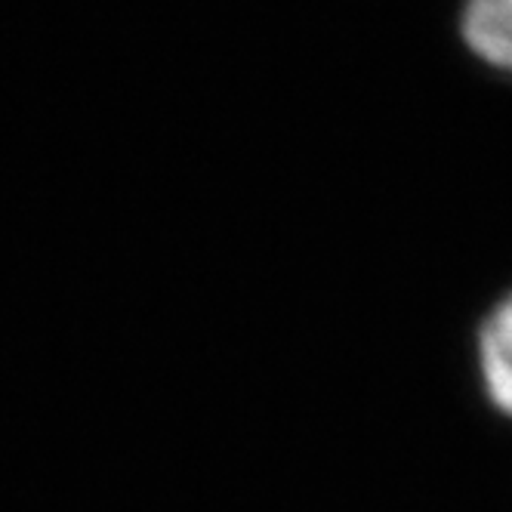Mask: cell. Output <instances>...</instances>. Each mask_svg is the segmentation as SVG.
I'll list each match as a JSON object with an SVG mask.
<instances>
[{
    "label": "cell",
    "mask_w": 512,
    "mask_h": 512,
    "mask_svg": "<svg viewBox=\"0 0 512 512\" xmlns=\"http://www.w3.org/2000/svg\"><path fill=\"white\" fill-rule=\"evenodd\" d=\"M479 371L491 405L512 420V297L506 294L479 327Z\"/></svg>",
    "instance_id": "obj_1"
},
{
    "label": "cell",
    "mask_w": 512,
    "mask_h": 512,
    "mask_svg": "<svg viewBox=\"0 0 512 512\" xmlns=\"http://www.w3.org/2000/svg\"><path fill=\"white\" fill-rule=\"evenodd\" d=\"M460 31L475 56L512 75V0H466Z\"/></svg>",
    "instance_id": "obj_2"
},
{
    "label": "cell",
    "mask_w": 512,
    "mask_h": 512,
    "mask_svg": "<svg viewBox=\"0 0 512 512\" xmlns=\"http://www.w3.org/2000/svg\"><path fill=\"white\" fill-rule=\"evenodd\" d=\"M509 297H512V294H509Z\"/></svg>",
    "instance_id": "obj_3"
}]
</instances>
